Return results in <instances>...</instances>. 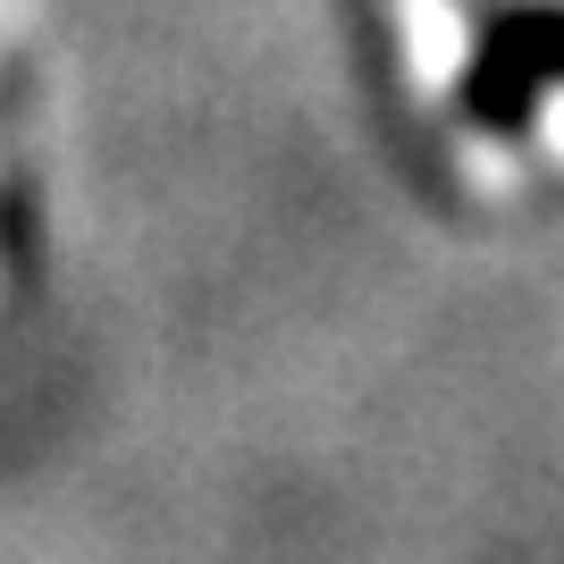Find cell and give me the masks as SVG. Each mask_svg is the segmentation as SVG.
Here are the masks:
<instances>
[{
    "label": "cell",
    "instance_id": "2",
    "mask_svg": "<svg viewBox=\"0 0 564 564\" xmlns=\"http://www.w3.org/2000/svg\"><path fill=\"white\" fill-rule=\"evenodd\" d=\"M540 135H547V152H556V161H564V85H556V94H547V110H540Z\"/></svg>",
    "mask_w": 564,
    "mask_h": 564
},
{
    "label": "cell",
    "instance_id": "1",
    "mask_svg": "<svg viewBox=\"0 0 564 564\" xmlns=\"http://www.w3.org/2000/svg\"><path fill=\"white\" fill-rule=\"evenodd\" d=\"M388 18H397V43H404V76H413V94L438 110V101L464 85V59H471L464 9H455V0H388Z\"/></svg>",
    "mask_w": 564,
    "mask_h": 564
}]
</instances>
